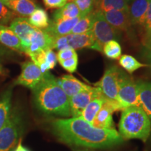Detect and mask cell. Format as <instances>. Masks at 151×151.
Wrapping results in <instances>:
<instances>
[{"label": "cell", "mask_w": 151, "mask_h": 151, "mask_svg": "<svg viewBox=\"0 0 151 151\" xmlns=\"http://www.w3.org/2000/svg\"><path fill=\"white\" fill-rule=\"evenodd\" d=\"M57 82L69 98L91 87L81 82L71 75L62 76L60 78H57Z\"/></svg>", "instance_id": "cell-16"}, {"label": "cell", "mask_w": 151, "mask_h": 151, "mask_svg": "<svg viewBox=\"0 0 151 151\" xmlns=\"http://www.w3.org/2000/svg\"><path fill=\"white\" fill-rule=\"evenodd\" d=\"M30 58L32 61L40 68L43 73L53 69L58 62L56 54L52 49L41 50Z\"/></svg>", "instance_id": "cell-17"}, {"label": "cell", "mask_w": 151, "mask_h": 151, "mask_svg": "<svg viewBox=\"0 0 151 151\" xmlns=\"http://www.w3.org/2000/svg\"><path fill=\"white\" fill-rule=\"evenodd\" d=\"M28 21L33 27L39 29H46L50 23L46 11L41 8H37L33 11L29 16Z\"/></svg>", "instance_id": "cell-25"}, {"label": "cell", "mask_w": 151, "mask_h": 151, "mask_svg": "<svg viewBox=\"0 0 151 151\" xmlns=\"http://www.w3.org/2000/svg\"><path fill=\"white\" fill-rule=\"evenodd\" d=\"M0 43L8 48L23 52L22 42L10 27L0 25Z\"/></svg>", "instance_id": "cell-20"}, {"label": "cell", "mask_w": 151, "mask_h": 151, "mask_svg": "<svg viewBox=\"0 0 151 151\" xmlns=\"http://www.w3.org/2000/svg\"><path fill=\"white\" fill-rule=\"evenodd\" d=\"M13 32L19 37L22 42L23 52L29 44L30 36L32 35L37 28L33 27L25 18H16L11 21L10 27Z\"/></svg>", "instance_id": "cell-12"}, {"label": "cell", "mask_w": 151, "mask_h": 151, "mask_svg": "<svg viewBox=\"0 0 151 151\" xmlns=\"http://www.w3.org/2000/svg\"><path fill=\"white\" fill-rule=\"evenodd\" d=\"M106 101L104 97L101 94L99 97L94 98L87 105L81 113V118H82L86 121L92 124V121L94 120L95 116L101 109Z\"/></svg>", "instance_id": "cell-23"}, {"label": "cell", "mask_w": 151, "mask_h": 151, "mask_svg": "<svg viewBox=\"0 0 151 151\" xmlns=\"http://www.w3.org/2000/svg\"><path fill=\"white\" fill-rule=\"evenodd\" d=\"M101 14L105 20L119 32H127L132 27L127 11L113 10L101 12Z\"/></svg>", "instance_id": "cell-13"}, {"label": "cell", "mask_w": 151, "mask_h": 151, "mask_svg": "<svg viewBox=\"0 0 151 151\" xmlns=\"http://www.w3.org/2000/svg\"><path fill=\"white\" fill-rule=\"evenodd\" d=\"M122 111L119 104L106 99L104 104L95 116L92 124L94 127L104 129H115L113 113L116 111Z\"/></svg>", "instance_id": "cell-11"}, {"label": "cell", "mask_w": 151, "mask_h": 151, "mask_svg": "<svg viewBox=\"0 0 151 151\" xmlns=\"http://www.w3.org/2000/svg\"><path fill=\"white\" fill-rule=\"evenodd\" d=\"M120 73V69L119 68L116 66H112L105 71L102 78L97 83V87L100 88L101 94L105 99L107 101L118 104H119L118 102V92Z\"/></svg>", "instance_id": "cell-7"}, {"label": "cell", "mask_w": 151, "mask_h": 151, "mask_svg": "<svg viewBox=\"0 0 151 151\" xmlns=\"http://www.w3.org/2000/svg\"><path fill=\"white\" fill-rule=\"evenodd\" d=\"M46 73H43L38 66L32 61L24 62L22 65L21 73L15 82L16 85H20L33 90L44 78Z\"/></svg>", "instance_id": "cell-9"}, {"label": "cell", "mask_w": 151, "mask_h": 151, "mask_svg": "<svg viewBox=\"0 0 151 151\" xmlns=\"http://www.w3.org/2000/svg\"><path fill=\"white\" fill-rule=\"evenodd\" d=\"M60 65L62 66L63 69L67 71L69 73H74L77 69L78 64V55L71 58L70 59L65 60L60 62Z\"/></svg>", "instance_id": "cell-32"}, {"label": "cell", "mask_w": 151, "mask_h": 151, "mask_svg": "<svg viewBox=\"0 0 151 151\" xmlns=\"http://www.w3.org/2000/svg\"><path fill=\"white\" fill-rule=\"evenodd\" d=\"M12 91L9 90L0 97V129L8 120L11 109Z\"/></svg>", "instance_id": "cell-24"}, {"label": "cell", "mask_w": 151, "mask_h": 151, "mask_svg": "<svg viewBox=\"0 0 151 151\" xmlns=\"http://www.w3.org/2000/svg\"><path fill=\"white\" fill-rule=\"evenodd\" d=\"M94 40V50L102 52L104 45L111 40L118 39L119 32L113 28L100 11H94L93 23L90 29Z\"/></svg>", "instance_id": "cell-5"}, {"label": "cell", "mask_w": 151, "mask_h": 151, "mask_svg": "<svg viewBox=\"0 0 151 151\" xmlns=\"http://www.w3.org/2000/svg\"><path fill=\"white\" fill-rule=\"evenodd\" d=\"M118 102L122 111L132 106H139L137 83L121 70L119 76Z\"/></svg>", "instance_id": "cell-6"}, {"label": "cell", "mask_w": 151, "mask_h": 151, "mask_svg": "<svg viewBox=\"0 0 151 151\" xmlns=\"http://www.w3.org/2000/svg\"><path fill=\"white\" fill-rule=\"evenodd\" d=\"M129 1H132V0H129Z\"/></svg>", "instance_id": "cell-41"}, {"label": "cell", "mask_w": 151, "mask_h": 151, "mask_svg": "<svg viewBox=\"0 0 151 151\" xmlns=\"http://www.w3.org/2000/svg\"><path fill=\"white\" fill-rule=\"evenodd\" d=\"M94 1H95V3H96V2H97V1H98V0H94Z\"/></svg>", "instance_id": "cell-40"}, {"label": "cell", "mask_w": 151, "mask_h": 151, "mask_svg": "<svg viewBox=\"0 0 151 151\" xmlns=\"http://www.w3.org/2000/svg\"><path fill=\"white\" fill-rule=\"evenodd\" d=\"M23 129L22 117L17 109L11 110L8 120L0 129V151H11L16 146Z\"/></svg>", "instance_id": "cell-4"}, {"label": "cell", "mask_w": 151, "mask_h": 151, "mask_svg": "<svg viewBox=\"0 0 151 151\" xmlns=\"http://www.w3.org/2000/svg\"><path fill=\"white\" fill-rule=\"evenodd\" d=\"M129 0H98L95 3V11L107 12L110 11H127L129 9Z\"/></svg>", "instance_id": "cell-22"}, {"label": "cell", "mask_w": 151, "mask_h": 151, "mask_svg": "<svg viewBox=\"0 0 151 151\" xmlns=\"http://www.w3.org/2000/svg\"><path fill=\"white\" fill-rule=\"evenodd\" d=\"M81 16V12L74 2L67 3L65 6L54 13V20L60 19H71Z\"/></svg>", "instance_id": "cell-26"}, {"label": "cell", "mask_w": 151, "mask_h": 151, "mask_svg": "<svg viewBox=\"0 0 151 151\" xmlns=\"http://www.w3.org/2000/svg\"><path fill=\"white\" fill-rule=\"evenodd\" d=\"M81 16L71 19H60L54 20L50 22L48 27L44 30L52 37H60L69 35L71 30L76 24Z\"/></svg>", "instance_id": "cell-14"}, {"label": "cell", "mask_w": 151, "mask_h": 151, "mask_svg": "<svg viewBox=\"0 0 151 151\" xmlns=\"http://www.w3.org/2000/svg\"><path fill=\"white\" fill-rule=\"evenodd\" d=\"M14 151H30V150H28L27 148H25V147H24L23 146H22L21 141H20L18 146H17V148L15 149Z\"/></svg>", "instance_id": "cell-36"}, {"label": "cell", "mask_w": 151, "mask_h": 151, "mask_svg": "<svg viewBox=\"0 0 151 151\" xmlns=\"http://www.w3.org/2000/svg\"><path fill=\"white\" fill-rule=\"evenodd\" d=\"M56 55L58 62H60L62 61H65V60L70 59L71 58L77 56L78 55H77L76 52V50H74V49L71 48H68L64 49V50H59Z\"/></svg>", "instance_id": "cell-33"}, {"label": "cell", "mask_w": 151, "mask_h": 151, "mask_svg": "<svg viewBox=\"0 0 151 151\" xmlns=\"http://www.w3.org/2000/svg\"><path fill=\"white\" fill-rule=\"evenodd\" d=\"M4 73V69L2 67H1V65H0V74H3Z\"/></svg>", "instance_id": "cell-39"}, {"label": "cell", "mask_w": 151, "mask_h": 151, "mask_svg": "<svg viewBox=\"0 0 151 151\" xmlns=\"http://www.w3.org/2000/svg\"><path fill=\"white\" fill-rule=\"evenodd\" d=\"M76 151H93L91 149L89 148H84V149H80V150H77Z\"/></svg>", "instance_id": "cell-38"}, {"label": "cell", "mask_w": 151, "mask_h": 151, "mask_svg": "<svg viewBox=\"0 0 151 151\" xmlns=\"http://www.w3.org/2000/svg\"><path fill=\"white\" fill-rule=\"evenodd\" d=\"M119 64L129 73H132L140 68L148 67L147 65L141 63L135 58L129 55H122L120 56L119 58Z\"/></svg>", "instance_id": "cell-27"}, {"label": "cell", "mask_w": 151, "mask_h": 151, "mask_svg": "<svg viewBox=\"0 0 151 151\" xmlns=\"http://www.w3.org/2000/svg\"><path fill=\"white\" fill-rule=\"evenodd\" d=\"M53 37L49 35L44 29H36L30 36L29 44L25 50L24 53L32 57L41 50H46L52 49L53 46Z\"/></svg>", "instance_id": "cell-10"}, {"label": "cell", "mask_w": 151, "mask_h": 151, "mask_svg": "<svg viewBox=\"0 0 151 151\" xmlns=\"http://www.w3.org/2000/svg\"><path fill=\"white\" fill-rule=\"evenodd\" d=\"M150 0H132L129 3L130 22L132 25H143Z\"/></svg>", "instance_id": "cell-15"}, {"label": "cell", "mask_w": 151, "mask_h": 151, "mask_svg": "<svg viewBox=\"0 0 151 151\" xmlns=\"http://www.w3.org/2000/svg\"><path fill=\"white\" fill-rule=\"evenodd\" d=\"M3 1L9 9L22 18L29 16L37 8L32 0H3Z\"/></svg>", "instance_id": "cell-19"}, {"label": "cell", "mask_w": 151, "mask_h": 151, "mask_svg": "<svg viewBox=\"0 0 151 151\" xmlns=\"http://www.w3.org/2000/svg\"><path fill=\"white\" fill-rule=\"evenodd\" d=\"M147 57H148L149 63H150V67H151V47L150 48H149V50H148V55H147Z\"/></svg>", "instance_id": "cell-37"}, {"label": "cell", "mask_w": 151, "mask_h": 151, "mask_svg": "<svg viewBox=\"0 0 151 151\" xmlns=\"http://www.w3.org/2000/svg\"><path fill=\"white\" fill-rule=\"evenodd\" d=\"M16 14L9 9L4 3L3 0H0V25H5L12 21Z\"/></svg>", "instance_id": "cell-30"}, {"label": "cell", "mask_w": 151, "mask_h": 151, "mask_svg": "<svg viewBox=\"0 0 151 151\" xmlns=\"http://www.w3.org/2000/svg\"><path fill=\"white\" fill-rule=\"evenodd\" d=\"M102 52L109 59H119L121 56L122 48L120 43L116 40H111L104 45Z\"/></svg>", "instance_id": "cell-29"}, {"label": "cell", "mask_w": 151, "mask_h": 151, "mask_svg": "<svg viewBox=\"0 0 151 151\" xmlns=\"http://www.w3.org/2000/svg\"><path fill=\"white\" fill-rule=\"evenodd\" d=\"M48 9H60L67 4V0H43Z\"/></svg>", "instance_id": "cell-34"}, {"label": "cell", "mask_w": 151, "mask_h": 151, "mask_svg": "<svg viewBox=\"0 0 151 151\" xmlns=\"http://www.w3.org/2000/svg\"><path fill=\"white\" fill-rule=\"evenodd\" d=\"M137 83L139 90V106L151 120V83L139 81Z\"/></svg>", "instance_id": "cell-21"}, {"label": "cell", "mask_w": 151, "mask_h": 151, "mask_svg": "<svg viewBox=\"0 0 151 151\" xmlns=\"http://www.w3.org/2000/svg\"><path fill=\"white\" fill-rule=\"evenodd\" d=\"M51 129L62 143L85 148H108L124 141L116 129L97 128L81 117L55 119L51 122Z\"/></svg>", "instance_id": "cell-1"}, {"label": "cell", "mask_w": 151, "mask_h": 151, "mask_svg": "<svg viewBox=\"0 0 151 151\" xmlns=\"http://www.w3.org/2000/svg\"><path fill=\"white\" fill-rule=\"evenodd\" d=\"M32 90L34 101L41 112L66 118L71 116L69 97L49 71Z\"/></svg>", "instance_id": "cell-2"}, {"label": "cell", "mask_w": 151, "mask_h": 151, "mask_svg": "<svg viewBox=\"0 0 151 151\" xmlns=\"http://www.w3.org/2000/svg\"><path fill=\"white\" fill-rule=\"evenodd\" d=\"M143 26L146 29V33L151 31V0H150V2H149L148 8L147 10L146 17H145L144 24Z\"/></svg>", "instance_id": "cell-35"}, {"label": "cell", "mask_w": 151, "mask_h": 151, "mask_svg": "<svg viewBox=\"0 0 151 151\" xmlns=\"http://www.w3.org/2000/svg\"><path fill=\"white\" fill-rule=\"evenodd\" d=\"M67 46L74 50L90 48L94 50V40L91 32L84 34H69L66 35Z\"/></svg>", "instance_id": "cell-18"}, {"label": "cell", "mask_w": 151, "mask_h": 151, "mask_svg": "<svg viewBox=\"0 0 151 151\" xmlns=\"http://www.w3.org/2000/svg\"><path fill=\"white\" fill-rule=\"evenodd\" d=\"M94 11L82 17L71 30L70 34H84L90 31L93 23Z\"/></svg>", "instance_id": "cell-28"}, {"label": "cell", "mask_w": 151, "mask_h": 151, "mask_svg": "<svg viewBox=\"0 0 151 151\" xmlns=\"http://www.w3.org/2000/svg\"><path fill=\"white\" fill-rule=\"evenodd\" d=\"M73 2L78 7L82 17L92 12L95 5V1L94 0H74Z\"/></svg>", "instance_id": "cell-31"}, {"label": "cell", "mask_w": 151, "mask_h": 151, "mask_svg": "<svg viewBox=\"0 0 151 151\" xmlns=\"http://www.w3.org/2000/svg\"><path fill=\"white\" fill-rule=\"evenodd\" d=\"M151 132V120L140 106H132L122 111L119 133L124 140L140 139L146 142Z\"/></svg>", "instance_id": "cell-3"}, {"label": "cell", "mask_w": 151, "mask_h": 151, "mask_svg": "<svg viewBox=\"0 0 151 151\" xmlns=\"http://www.w3.org/2000/svg\"><path fill=\"white\" fill-rule=\"evenodd\" d=\"M99 87H90L83 91L78 92L69 98L71 116L73 118L81 117V113L92 99L101 95Z\"/></svg>", "instance_id": "cell-8"}]
</instances>
